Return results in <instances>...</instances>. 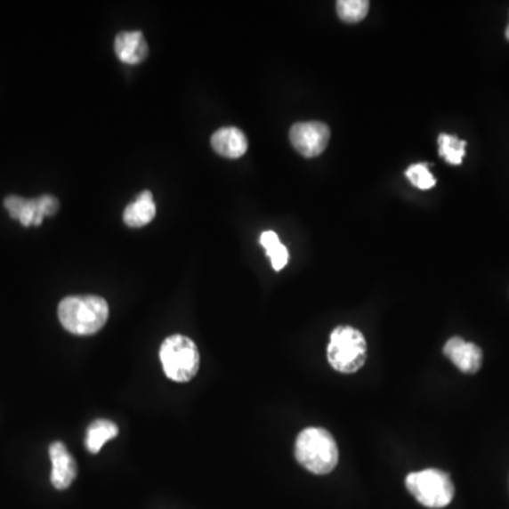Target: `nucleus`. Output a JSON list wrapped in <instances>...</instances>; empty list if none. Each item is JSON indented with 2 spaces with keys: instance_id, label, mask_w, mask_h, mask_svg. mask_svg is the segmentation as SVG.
<instances>
[{
  "instance_id": "obj_1",
  "label": "nucleus",
  "mask_w": 509,
  "mask_h": 509,
  "mask_svg": "<svg viewBox=\"0 0 509 509\" xmlns=\"http://www.w3.org/2000/svg\"><path fill=\"white\" fill-rule=\"evenodd\" d=\"M109 307L100 296H71L59 306L62 327L77 335H93L107 324Z\"/></svg>"
},
{
  "instance_id": "obj_2",
  "label": "nucleus",
  "mask_w": 509,
  "mask_h": 509,
  "mask_svg": "<svg viewBox=\"0 0 509 509\" xmlns=\"http://www.w3.org/2000/svg\"><path fill=\"white\" fill-rule=\"evenodd\" d=\"M295 455L300 465L317 475L328 474L338 465L337 443L321 427H309L299 434Z\"/></svg>"
},
{
  "instance_id": "obj_3",
  "label": "nucleus",
  "mask_w": 509,
  "mask_h": 509,
  "mask_svg": "<svg viewBox=\"0 0 509 509\" xmlns=\"http://www.w3.org/2000/svg\"><path fill=\"white\" fill-rule=\"evenodd\" d=\"M328 362L341 374H354L367 360V341L361 331L351 326L334 328L327 347Z\"/></svg>"
},
{
  "instance_id": "obj_4",
  "label": "nucleus",
  "mask_w": 509,
  "mask_h": 509,
  "mask_svg": "<svg viewBox=\"0 0 509 509\" xmlns=\"http://www.w3.org/2000/svg\"><path fill=\"white\" fill-rule=\"evenodd\" d=\"M160 361L167 378L174 382H189L200 368V352L191 338L176 334L166 338L160 347Z\"/></svg>"
},
{
  "instance_id": "obj_5",
  "label": "nucleus",
  "mask_w": 509,
  "mask_h": 509,
  "mask_svg": "<svg viewBox=\"0 0 509 509\" xmlns=\"http://www.w3.org/2000/svg\"><path fill=\"white\" fill-rule=\"evenodd\" d=\"M407 489L426 508H444L455 498V484L450 475L436 468L408 475Z\"/></svg>"
},
{
  "instance_id": "obj_6",
  "label": "nucleus",
  "mask_w": 509,
  "mask_h": 509,
  "mask_svg": "<svg viewBox=\"0 0 509 509\" xmlns=\"http://www.w3.org/2000/svg\"><path fill=\"white\" fill-rule=\"evenodd\" d=\"M290 141L304 158H316L327 149L330 127L323 122H299L290 129Z\"/></svg>"
},
{
  "instance_id": "obj_7",
  "label": "nucleus",
  "mask_w": 509,
  "mask_h": 509,
  "mask_svg": "<svg viewBox=\"0 0 509 509\" xmlns=\"http://www.w3.org/2000/svg\"><path fill=\"white\" fill-rule=\"evenodd\" d=\"M444 355L465 374H475L481 368L482 351L479 345L453 337L444 345Z\"/></svg>"
},
{
  "instance_id": "obj_8",
  "label": "nucleus",
  "mask_w": 509,
  "mask_h": 509,
  "mask_svg": "<svg viewBox=\"0 0 509 509\" xmlns=\"http://www.w3.org/2000/svg\"><path fill=\"white\" fill-rule=\"evenodd\" d=\"M50 458L53 465L52 484L54 485V489H69L78 474L76 458L61 441H55L50 446Z\"/></svg>"
},
{
  "instance_id": "obj_9",
  "label": "nucleus",
  "mask_w": 509,
  "mask_h": 509,
  "mask_svg": "<svg viewBox=\"0 0 509 509\" xmlns=\"http://www.w3.org/2000/svg\"><path fill=\"white\" fill-rule=\"evenodd\" d=\"M211 145L218 155L238 158H242L248 150V139L238 127H222L213 134Z\"/></svg>"
},
{
  "instance_id": "obj_10",
  "label": "nucleus",
  "mask_w": 509,
  "mask_h": 509,
  "mask_svg": "<svg viewBox=\"0 0 509 509\" xmlns=\"http://www.w3.org/2000/svg\"><path fill=\"white\" fill-rule=\"evenodd\" d=\"M115 53L126 64H139L148 57V43L141 31H122L115 40Z\"/></svg>"
},
{
  "instance_id": "obj_11",
  "label": "nucleus",
  "mask_w": 509,
  "mask_h": 509,
  "mask_svg": "<svg viewBox=\"0 0 509 509\" xmlns=\"http://www.w3.org/2000/svg\"><path fill=\"white\" fill-rule=\"evenodd\" d=\"M156 206L150 191H143L136 197L133 203L126 206L124 213L125 224L132 228L148 225L155 218Z\"/></svg>"
},
{
  "instance_id": "obj_12",
  "label": "nucleus",
  "mask_w": 509,
  "mask_h": 509,
  "mask_svg": "<svg viewBox=\"0 0 509 509\" xmlns=\"http://www.w3.org/2000/svg\"><path fill=\"white\" fill-rule=\"evenodd\" d=\"M4 206L11 214V217L19 220L21 225L30 227V225H40L44 220L42 213L38 210L37 198L35 200H25L21 197L11 196L6 197Z\"/></svg>"
},
{
  "instance_id": "obj_13",
  "label": "nucleus",
  "mask_w": 509,
  "mask_h": 509,
  "mask_svg": "<svg viewBox=\"0 0 509 509\" xmlns=\"http://www.w3.org/2000/svg\"><path fill=\"white\" fill-rule=\"evenodd\" d=\"M117 432H119V429H117L114 422L107 419L95 420V422L90 424L88 432H86V448L93 455H97L107 441L112 440V439L117 436Z\"/></svg>"
},
{
  "instance_id": "obj_14",
  "label": "nucleus",
  "mask_w": 509,
  "mask_h": 509,
  "mask_svg": "<svg viewBox=\"0 0 509 509\" xmlns=\"http://www.w3.org/2000/svg\"><path fill=\"white\" fill-rule=\"evenodd\" d=\"M261 245L266 249V254L272 262L273 269L276 272H279L287 265L289 261V252L285 245L280 242L279 237L275 230H265L261 235Z\"/></svg>"
},
{
  "instance_id": "obj_15",
  "label": "nucleus",
  "mask_w": 509,
  "mask_h": 509,
  "mask_svg": "<svg viewBox=\"0 0 509 509\" xmlns=\"http://www.w3.org/2000/svg\"><path fill=\"white\" fill-rule=\"evenodd\" d=\"M465 141H461L455 134L441 133L439 136V152L450 165H461L465 156Z\"/></svg>"
},
{
  "instance_id": "obj_16",
  "label": "nucleus",
  "mask_w": 509,
  "mask_h": 509,
  "mask_svg": "<svg viewBox=\"0 0 509 509\" xmlns=\"http://www.w3.org/2000/svg\"><path fill=\"white\" fill-rule=\"evenodd\" d=\"M369 12L368 0H340L337 13L345 23H358L364 20Z\"/></svg>"
},
{
  "instance_id": "obj_17",
  "label": "nucleus",
  "mask_w": 509,
  "mask_h": 509,
  "mask_svg": "<svg viewBox=\"0 0 509 509\" xmlns=\"http://www.w3.org/2000/svg\"><path fill=\"white\" fill-rule=\"evenodd\" d=\"M407 177L413 186L420 190H429L436 186V179L432 174L427 165L419 163V165H412L407 170Z\"/></svg>"
},
{
  "instance_id": "obj_18",
  "label": "nucleus",
  "mask_w": 509,
  "mask_h": 509,
  "mask_svg": "<svg viewBox=\"0 0 509 509\" xmlns=\"http://www.w3.org/2000/svg\"><path fill=\"white\" fill-rule=\"evenodd\" d=\"M38 210L42 213L43 217H49L59 210V201L52 196H42L37 198Z\"/></svg>"
},
{
  "instance_id": "obj_19",
  "label": "nucleus",
  "mask_w": 509,
  "mask_h": 509,
  "mask_svg": "<svg viewBox=\"0 0 509 509\" xmlns=\"http://www.w3.org/2000/svg\"><path fill=\"white\" fill-rule=\"evenodd\" d=\"M505 37L508 38V40H509V26H508V28H506Z\"/></svg>"
}]
</instances>
